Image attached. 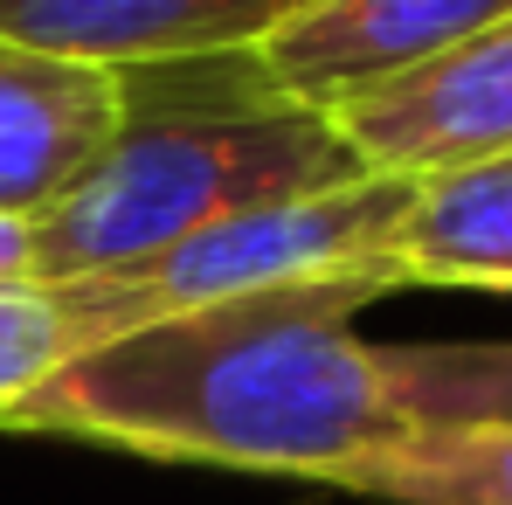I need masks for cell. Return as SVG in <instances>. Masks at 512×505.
Listing matches in <instances>:
<instances>
[{
	"label": "cell",
	"mask_w": 512,
	"mask_h": 505,
	"mask_svg": "<svg viewBox=\"0 0 512 505\" xmlns=\"http://www.w3.org/2000/svg\"><path fill=\"white\" fill-rule=\"evenodd\" d=\"M360 180L333 118L298 104L256 56L125 77V125L97 167L35 215V284H84L187 243L208 222Z\"/></svg>",
	"instance_id": "7a4b0ae2"
},
{
	"label": "cell",
	"mask_w": 512,
	"mask_h": 505,
	"mask_svg": "<svg viewBox=\"0 0 512 505\" xmlns=\"http://www.w3.org/2000/svg\"><path fill=\"white\" fill-rule=\"evenodd\" d=\"M402 201H409V180L360 173V180L305 194V201H277V208L208 222L187 243L146 256L132 270L56 284V305H63L77 353H84L97 339L173 319V312L243 305V298H270V291H367V298H388V291H402L395 256H388Z\"/></svg>",
	"instance_id": "3957f363"
},
{
	"label": "cell",
	"mask_w": 512,
	"mask_h": 505,
	"mask_svg": "<svg viewBox=\"0 0 512 505\" xmlns=\"http://www.w3.org/2000/svg\"><path fill=\"white\" fill-rule=\"evenodd\" d=\"M333 132L360 173L423 180V173L492 160L512 146V7L499 21L471 28L464 42L436 49L429 63L381 77L326 104Z\"/></svg>",
	"instance_id": "277c9868"
},
{
	"label": "cell",
	"mask_w": 512,
	"mask_h": 505,
	"mask_svg": "<svg viewBox=\"0 0 512 505\" xmlns=\"http://www.w3.org/2000/svg\"><path fill=\"white\" fill-rule=\"evenodd\" d=\"M319 492L360 505H512V429L395 436Z\"/></svg>",
	"instance_id": "30bf717a"
},
{
	"label": "cell",
	"mask_w": 512,
	"mask_h": 505,
	"mask_svg": "<svg viewBox=\"0 0 512 505\" xmlns=\"http://www.w3.org/2000/svg\"><path fill=\"white\" fill-rule=\"evenodd\" d=\"M374 353L409 436L512 429V339H402Z\"/></svg>",
	"instance_id": "9c48e42d"
},
{
	"label": "cell",
	"mask_w": 512,
	"mask_h": 505,
	"mask_svg": "<svg viewBox=\"0 0 512 505\" xmlns=\"http://www.w3.org/2000/svg\"><path fill=\"white\" fill-rule=\"evenodd\" d=\"M367 305V291H270L173 312L70 353L0 429L326 485L409 436L374 339L353 333V312Z\"/></svg>",
	"instance_id": "6da1fadb"
},
{
	"label": "cell",
	"mask_w": 512,
	"mask_h": 505,
	"mask_svg": "<svg viewBox=\"0 0 512 505\" xmlns=\"http://www.w3.org/2000/svg\"><path fill=\"white\" fill-rule=\"evenodd\" d=\"M77 353V333L42 284H0V416Z\"/></svg>",
	"instance_id": "8fae6325"
},
{
	"label": "cell",
	"mask_w": 512,
	"mask_h": 505,
	"mask_svg": "<svg viewBox=\"0 0 512 505\" xmlns=\"http://www.w3.org/2000/svg\"><path fill=\"white\" fill-rule=\"evenodd\" d=\"M506 7L512 0H312L250 56L284 97L326 111L353 90L429 63Z\"/></svg>",
	"instance_id": "8992f818"
},
{
	"label": "cell",
	"mask_w": 512,
	"mask_h": 505,
	"mask_svg": "<svg viewBox=\"0 0 512 505\" xmlns=\"http://www.w3.org/2000/svg\"><path fill=\"white\" fill-rule=\"evenodd\" d=\"M0 284H35V222L0 215Z\"/></svg>",
	"instance_id": "7c38bea8"
},
{
	"label": "cell",
	"mask_w": 512,
	"mask_h": 505,
	"mask_svg": "<svg viewBox=\"0 0 512 505\" xmlns=\"http://www.w3.org/2000/svg\"><path fill=\"white\" fill-rule=\"evenodd\" d=\"M125 125V77L0 35V215L56 208Z\"/></svg>",
	"instance_id": "52a82bcc"
},
{
	"label": "cell",
	"mask_w": 512,
	"mask_h": 505,
	"mask_svg": "<svg viewBox=\"0 0 512 505\" xmlns=\"http://www.w3.org/2000/svg\"><path fill=\"white\" fill-rule=\"evenodd\" d=\"M395 277L443 291H512V146L409 180L395 222Z\"/></svg>",
	"instance_id": "ba28073f"
},
{
	"label": "cell",
	"mask_w": 512,
	"mask_h": 505,
	"mask_svg": "<svg viewBox=\"0 0 512 505\" xmlns=\"http://www.w3.org/2000/svg\"><path fill=\"white\" fill-rule=\"evenodd\" d=\"M298 7L312 0H0V35L132 77L250 56Z\"/></svg>",
	"instance_id": "5b68a950"
}]
</instances>
